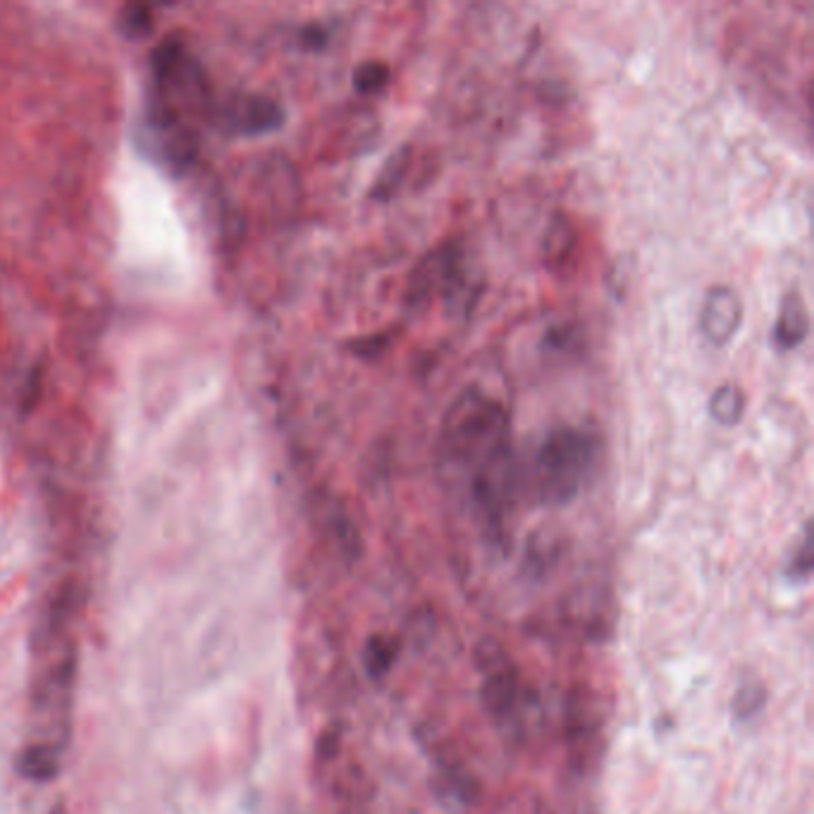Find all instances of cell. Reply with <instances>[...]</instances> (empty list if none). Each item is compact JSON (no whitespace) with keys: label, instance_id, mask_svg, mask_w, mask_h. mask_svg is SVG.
<instances>
[{"label":"cell","instance_id":"cell-4","mask_svg":"<svg viewBox=\"0 0 814 814\" xmlns=\"http://www.w3.org/2000/svg\"><path fill=\"white\" fill-rule=\"evenodd\" d=\"M741 323H743V301L736 295V289H731L726 285H716L707 291L702 306H700V316H698V328L707 342L714 346L729 344L733 337H736Z\"/></svg>","mask_w":814,"mask_h":814},{"label":"cell","instance_id":"cell-5","mask_svg":"<svg viewBox=\"0 0 814 814\" xmlns=\"http://www.w3.org/2000/svg\"><path fill=\"white\" fill-rule=\"evenodd\" d=\"M153 129L158 135V151L168 160L170 168H190L198 153L196 131L186 127L177 115L168 111L158 113L153 119Z\"/></svg>","mask_w":814,"mask_h":814},{"label":"cell","instance_id":"cell-20","mask_svg":"<svg viewBox=\"0 0 814 814\" xmlns=\"http://www.w3.org/2000/svg\"><path fill=\"white\" fill-rule=\"evenodd\" d=\"M786 571H789V576L795 578V581L810 576V571H812V544H810V532L807 530L803 532V540H800V544L795 547V552L791 554Z\"/></svg>","mask_w":814,"mask_h":814},{"label":"cell","instance_id":"cell-14","mask_svg":"<svg viewBox=\"0 0 814 814\" xmlns=\"http://www.w3.org/2000/svg\"><path fill=\"white\" fill-rule=\"evenodd\" d=\"M354 89L362 96H378L387 87L392 84V70L390 65L382 60H364L352 74Z\"/></svg>","mask_w":814,"mask_h":814},{"label":"cell","instance_id":"cell-18","mask_svg":"<svg viewBox=\"0 0 814 814\" xmlns=\"http://www.w3.org/2000/svg\"><path fill=\"white\" fill-rule=\"evenodd\" d=\"M119 30L129 38H144L153 32L151 8L146 5H127L119 12Z\"/></svg>","mask_w":814,"mask_h":814},{"label":"cell","instance_id":"cell-21","mask_svg":"<svg viewBox=\"0 0 814 814\" xmlns=\"http://www.w3.org/2000/svg\"><path fill=\"white\" fill-rule=\"evenodd\" d=\"M330 42V32L325 30L323 24H309L306 30L301 32V44L309 48V50H320L325 48Z\"/></svg>","mask_w":814,"mask_h":814},{"label":"cell","instance_id":"cell-2","mask_svg":"<svg viewBox=\"0 0 814 814\" xmlns=\"http://www.w3.org/2000/svg\"><path fill=\"white\" fill-rule=\"evenodd\" d=\"M599 457L597 437L583 428L562 425L544 435L536 454V490L540 502L564 506L581 495Z\"/></svg>","mask_w":814,"mask_h":814},{"label":"cell","instance_id":"cell-3","mask_svg":"<svg viewBox=\"0 0 814 814\" xmlns=\"http://www.w3.org/2000/svg\"><path fill=\"white\" fill-rule=\"evenodd\" d=\"M469 283L466 277V251L459 242H443L423 253L406 279L404 301L409 309L421 311L435 299L454 301Z\"/></svg>","mask_w":814,"mask_h":814},{"label":"cell","instance_id":"cell-12","mask_svg":"<svg viewBox=\"0 0 814 814\" xmlns=\"http://www.w3.org/2000/svg\"><path fill=\"white\" fill-rule=\"evenodd\" d=\"M745 413V394L738 385L726 382L710 397V416L719 425H736Z\"/></svg>","mask_w":814,"mask_h":814},{"label":"cell","instance_id":"cell-23","mask_svg":"<svg viewBox=\"0 0 814 814\" xmlns=\"http://www.w3.org/2000/svg\"><path fill=\"white\" fill-rule=\"evenodd\" d=\"M50 814H68V812H65V805H62V803H58L56 807L50 810Z\"/></svg>","mask_w":814,"mask_h":814},{"label":"cell","instance_id":"cell-9","mask_svg":"<svg viewBox=\"0 0 814 814\" xmlns=\"http://www.w3.org/2000/svg\"><path fill=\"white\" fill-rule=\"evenodd\" d=\"M483 702L485 710L497 719H506L516 712L518 680L506 662H492L488 666V678L483 684Z\"/></svg>","mask_w":814,"mask_h":814},{"label":"cell","instance_id":"cell-13","mask_svg":"<svg viewBox=\"0 0 814 814\" xmlns=\"http://www.w3.org/2000/svg\"><path fill=\"white\" fill-rule=\"evenodd\" d=\"M328 528L346 559H356L362 554V532H358L349 512L342 509V506H332V512L328 514Z\"/></svg>","mask_w":814,"mask_h":814},{"label":"cell","instance_id":"cell-16","mask_svg":"<svg viewBox=\"0 0 814 814\" xmlns=\"http://www.w3.org/2000/svg\"><path fill=\"white\" fill-rule=\"evenodd\" d=\"M397 643L392 638L376 635L370 638V643L366 645V669L372 678H382L387 672L392 669V664L397 660Z\"/></svg>","mask_w":814,"mask_h":814},{"label":"cell","instance_id":"cell-7","mask_svg":"<svg viewBox=\"0 0 814 814\" xmlns=\"http://www.w3.org/2000/svg\"><path fill=\"white\" fill-rule=\"evenodd\" d=\"M232 117V125L237 131L249 137L271 135V131L285 125V108L275 99L263 96V93H253L244 101L237 103Z\"/></svg>","mask_w":814,"mask_h":814},{"label":"cell","instance_id":"cell-19","mask_svg":"<svg viewBox=\"0 0 814 814\" xmlns=\"http://www.w3.org/2000/svg\"><path fill=\"white\" fill-rule=\"evenodd\" d=\"M581 342V335L578 330L569 325V323H562V325H552L550 330L544 332V340H542V346L547 352H562V354H569L571 349H576Z\"/></svg>","mask_w":814,"mask_h":814},{"label":"cell","instance_id":"cell-8","mask_svg":"<svg viewBox=\"0 0 814 814\" xmlns=\"http://www.w3.org/2000/svg\"><path fill=\"white\" fill-rule=\"evenodd\" d=\"M807 335H810L807 303L803 295L793 289L781 299L777 323H773L771 330V344L781 352H791L798 349V346L807 340Z\"/></svg>","mask_w":814,"mask_h":814},{"label":"cell","instance_id":"cell-6","mask_svg":"<svg viewBox=\"0 0 814 814\" xmlns=\"http://www.w3.org/2000/svg\"><path fill=\"white\" fill-rule=\"evenodd\" d=\"M578 253V230L566 213H554L542 237V263L550 273H566Z\"/></svg>","mask_w":814,"mask_h":814},{"label":"cell","instance_id":"cell-17","mask_svg":"<svg viewBox=\"0 0 814 814\" xmlns=\"http://www.w3.org/2000/svg\"><path fill=\"white\" fill-rule=\"evenodd\" d=\"M765 702H767V692L763 686L745 684L736 690V696H733V716H736L738 722H747V719H753L759 710H763Z\"/></svg>","mask_w":814,"mask_h":814},{"label":"cell","instance_id":"cell-11","mask_svg":"<svg viewBox=\"0 0 814 814\" xmlns=\"http://www.w3.org/2000/svg\"><path fill=\"white\" fill-rule=\"evenodd\" d=\"M60 750L53 745H32L15 759V771L22 779L34 781V783H46L53 781L60 773Z\"/></svg>","mask_w":814,"mask_h":814},{"label":"cell","instance_id":"cell-10","mask_svg":"<svg viewBox=\"0 0 814 814\" xmlns=\"http://www.w3.org/2000/svg\"><path fill=\"white\" fill-rule=\"evenodd\" d=\"M411 165H413V149L411 146H399V149L385 160L378 180L370 184L368 196L372 198V202H378V204L392 202V198L399 194V190L404 186Z\"/></svg>","mask_w":814,"mask_h":814},{"label":"cell","instance_id":"cell-15","mask_svg":"<svg viewBox=\"0 0 814 814\" xmlns=\"http://www.w3.org/2000/svg\"><path fill=\"white\" fill-rule=\"evenodd\" d=\"M397 340L394 330H380V332H370V335L364 337H354L346 342V352H352L354 356L362 358V362H378L387 352L392 349V344Z\"/></svg>","mask_w":814,"mask_h":814},{"label":"cell","instance_id":"cell-24","mask_svg":"<svg viewBox=\"0 0 814 814\" xmlns=\"http://www.w3.org/2000/svg\"><path fill=\"white\" fill-rule=\"evenodd\" d=\"M287 814H297V812H287Z\"/></svg>","mask_w":814,"mask_h":814},{"label":"cell","instance_id":"cell-1","mask_svg":"<svg viewBox=\"0 0 814 814\" xmlns=\"http://www.w3.org/2000/svg\"><path fill=\"white\" fill-rule=\"evenodd\" d=\"M447 459L478 469L480 463L512 449L509 411L500 399L478 387L463 390L449 404L439 433Z\"/></svg>","mask_w":814,"mask_h":814},{"label":"cell","instance_id":"cell-22","mask_svg":"<svg viewBox=\"0 0 814 814\" xmlns=\"http://www.w3.org/2000/svg\"><path fill=\"white\" fill-rule=\"evenodd\" d=\"M38 397H42V378H38V370H34V372H32V378H30V385H26V392L22 394L24 409L30 411V409L36 404V399H38Z\"/></svg>","mask_w":814,"mask_h":814}]
</instances>
